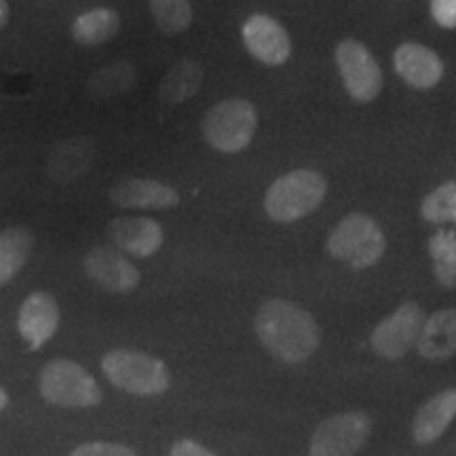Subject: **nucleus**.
<instances>
[{
	"instance_id": "1",
	"label": "nucleus",
	"mask_w": 456,
	"mask_h": 456,
	"mask_svg": "<svg viewBox=\"0 0 456 456\" xmlns=\"http://www.w3.org/2000/svg\"><path fill=\"white\" fill-rule=\"evenodd\" d=\"M266 351L283 363H302L317 351L322 334L309 311L296 302L271 298L260 306L254 322Z\"/></svg>"
},
{
	"instance_id": "2",
	"label": "nucleus",
	"mask_w": 456,
	"mask_h": 456,
	"mask_svg": "<svg viewBox=\"0 0 456 456\" xmlns=\"http://www.w3.org/2000/svg\"><path fill=\"white\" fill-rule=\"evenodd\" d=\"M328 180L319 171L296 169L277 178L265 197V209L273 222L289 224L315 212L326 199Z\"/></svg>"
},
{
	"instance_id": "3",
	"label": "nucleus",
	"mask_w": 456,
	"mask_h": 456,
	"mask_svg": "<svg viewBox=\"0 0 456 456\" xmlns=\"http://www.w3.org/2000/svg\"><path fill=\"white\" fill-rule=\"evenodd\" d=\"M108 383L131 395L155 397L169 389L171 374L161 359L142 351L114 349L102 359Z\"/></svg>"
},
{
	"instance_id": "4",
	"label": "nucleus",
	"mask_w": 456,
	"mask_h": 456,
	"mask_svg": "<svg viewBox=\"0 0 456 456\" xmlns=\"http://www.w3.org/2000/svg\"><path fill=\"white\" fill-rule=\"evenodd\" d=\"M326 248L332 258L345 262L351 269L363 271L383 258L387 239L376 220L362 212H353L332 228Z\"/></svg>"
},
{
	"instance_id": "5",
	"label": "nucleus",
	"mask_w": 456,
	"mask_h": 456,
	"mask_svg": "<svg viewBox=\"0 0 456 456\" xmlns=\"http://www.w3.org/2000/svg\"><path fill=\"white\" fill-rule=\"evenodd\" d=\"M201 129L209 146L226 155H235L252 144L258 129V112L248 100H222L205 114Z\"/></svg>"
},
{
	"instance_id": "6",
	"label": "nucleus",
	"mask_w": 456,
	"mask_h": 456,
	"mask_svg": "<svg viewBox=\"0 0 456 456\" xmlns=\"http://www.w3.org/2000/svg\"><path fill=\"white\" fill-rule=\"evenodd\" d=\"M38 389L49 403L60 408H94L102 402L98 380L72 359H53L41 370Z\"/></svg>"
},
{
	"instance_id": "7",
	"label": "nucleus",
	"mask_w": 456,
	"mask_h": 456,
	"mask_svg": "<svg viewBox=\"0 0 456 456\" xmlns=\"http://www.w3.org/2000/svg\"><path fill=\"white\" fill-rule=\"evenodd\" d=\"M334 60L346 94L353 100L368 104V102L379 98L385 83L383 70H380L379 61L374 60L366 45L355 41V38H345L336 45Z\"/></svg>"
},
{
	"instance_id": "8",
	"label": "nucleus",
	"mask_w": 456,
	"mask_h": 456,
	"mask_svg": "<svg viewBox=\"0 0 456 456\" xmlns=\"http://www.w3.org/2000/svg\"><path fill=\"white\" fill-rule=\"evenodd\" d=\"M372 420L363 412H340L322 420L311 437V456H355L366 446Z\"/></svg>"
},
{
	"instance_id": "9",
	"label": "nucleus",
	"mask_w": 456,
	"mask_h": 456,
	"mask_svg": "<svg viewBox=\"0 0 456 456\" xmlns=\"http://www.w3.org/2000/svg\"><path fill=\"white\" fill-rule=\"evenodd\" d=\"M425 319V311L420 309L419 302H403L374 328L372 336H370L372 349L385 359L403 357L419 345Z\"/></svg>"
},
{
	"instance_id": "10",
	"label": "nucleus",
	"mask_w": 456,
	"mask_h": 456,
	"mask_svg": "<svg viewBox=\"0 0 456 456\" xmlns=\"http://www.w3.org/2000/svg\"><path fill=\"white\" fill-rule=\"evenodd\" d=\"M241 34L245 49L262 64L281 66L292 55V41H289L288 30L269 15L256 13L249 17L243 24Z\"/></svg>"
},
{
	"instance_id": "11",
	"label": "nucleus",
	"mask_w": 456,
	"mask_h": 456,
	"mask_svg": "<svg viewBox=\"0 0 456 456\" xmlns=\"http://www.w3.org/2000/svg\"><path fill=\"white\" fill-rule=\"evenodd\" d=\"M85 273L91 281L112 294H129L140 285V271L135 269L134 262L114 248H94L85 256Z\"/></svg>"
},
{
	"instance_id": "12",
	"label": "nucleus",
	"mask_w": 456,
	"mask_h": 456,
	"mask_svg": "<svg viewBox=\"0 0 456 456\" xmlns=\"http://www.w3.org/2000/svg\"><path fill=\"white\" fill-rule=\"evenodd\" d=\"M108 235L117 249H123L135 258H151L163 248L165 232L157 220L144 216H121L108 224Z\"/></svg>"
},
{
	"instance_id": "13",
	"label": "nucleus",
	"mask_w": 456,
	"mask_h": 456,
	"mask_svg": "<svg viewBox=\"0 0 456 456\" xmlns=\"http://www.w3.org/2000/svg\"><path fill=\"white\" fill-rule=\"evenodd\" d=\"M60 328V306L47 292L28 296L17 315V330L30 349H41Z\"/></svg>"
},
{
	"instance_id": "14",
	"label": "nucleus",
	"mask_w": 456,
	"mask_h": 456,
	"mask_svg": "<svg viewBox=\"0 0 456 456\" xmlns=\"http://www.w3.org/2000/svg\"><path fill=\"white\" fill-rule=\"evenodd\" d=\"M397 77L414 89H433L444 77V61L436 51L420 43L399 45L393 55Z\"/></svg>"
},
{
	"instance_id": "15",
	"label": "nucleus",
	"mask_w": 456,
	"mask_h": 456,
	"mask_svg": "<svg viewBox=\"0 0 456 456\" xmlns=\"http://www.w3.org/2000/svg\"><path fill=\"white\" fill-rule=\"evenodd\" d=\"M110 199L123 209H169L180 203V195L174 188L146 178L118 182L110 191Z\"/></svg>"
},
{
	"instance_id": "16",
	"label": "nucleus",
	"mask_w": 456,
	"mask_h": 456,
	"mask_svg": "<svg viewBox=\"0 0 456 456\" xmlns=\"http://www.w3.org/2000/svg\"><path fill=\"white\" fill-rule=\"evenodd\" d=\"M456 416V389H444L427 399L414 416L412 436L420 446L437 442Z\"/></svg>"
},
{
	"instance_id": "17",
	"label": "nucleus",
	"mask_w": 456,
	"mask_h": 456,
	"mask_svg": "<svg viewBox=\"0 0 456 456\" xmlns=\"http://www.w3.org/2000/svg\"><path fill=\"white\" fill-rule=\"evenodd\" d=\"M95 159V144L87 138L60 142L49 155L47 174L53 182H77L89 171Z\"/></svg>"
},
{
	"instance_id": "18",
	"label": "nucleus",
	"mask_w": 456,
	"mask_h": 456,
	"mask_svg": "<svg viewBox=\"0 0 456 456\" xmlns=\"http://www.w3.org/2000/svg\"><path fill=\"white\" fill-rule=\"evenodd\" d=\"M416 349L431 362L452 357L456 353V309H444L427 317Z\"/></svg>"
},
{
	"instance_id": "19",
	"label": "nucleus",
	"mask_w": 456,
	"mask_h": 456,
	"mask_svg": "<svg viewBox=\"0 0 456 456\" xmlns=\"http://www.w3.org/2000/svg\"><path fill=\"white\" fill-rule=\"evenodd\" d=\"M34 248V235L24 226L0 232V285H7L26 266Z\"/></svg>"
},
{
	"instance_id": "20",
	"label": "nucleus",
	"mask_w": 456,
	"mask_h": 456,
	"mask_svg": "<svg viewBox=\"0 0 456 456\" xmlns=\"http://www.w3.org/2000/svg\"><path fill=\"white\" fill-rule=\"evenodd\" d=\"M118 28H121V20L117 11L106 7L91 9L74 20L72 38L83 47H95L117 37Z\"/></svg>"
},
{
	"instance_id": "21",
	"label": "nucleus",
	"mask_w": 456,
	"mask_h": 456,
	"mask_svg": "<svg viewBox=\"0 0 456 456\" xmlns=\"http://www.w3.org/2000/svg\"><path fill=\"white\" fill-rule=\"evenodd\" d=\"M203 85V68L195 60H182L165 74L159 85V95L169 104H182V102L195 98L197 91Z\"/></svg>"
},
{
	"instance_id": "22",
	"label": "nucleus",
	"mask_w": 456,
	"mask_h": 456,
	"mask_svg": "<svg viewBox=\"0 0 456 456\" xmlns=\"http://www.w3.org/2000/svg\"><path fill=\"white\" fill-rule=\"evenodd\" d=\"M433 275L444 288H456V232L440 228L429 239Z\"/></svg>"
},
{
	"instance_id": "23",
	"label": "nucleus",
	"mask_w": 456,
	"mask_h": 456,
	"mask_svg": "<svg viewBox=\"0 0 456 456\" xmlns=\"http://www.w3.org/2000/svg\"><path fill=\"white\" fill-rule=\"evenodd\" d=\"M135 83V68L127 61H114V64L100 68L89 78V94L98 98H112L131 89Z\"/></svg>"
},
{
	"instance_id": "24",
	"label": "nucleus",
	"mask_w": 456,
	"mask_h": 456,
	"mask_svg": "<svg viewBox=\"0 0 456 456\" xmlns=\"http://www.w3.org/2000/svg\"><path fill=\"white\" fill-rule=\"evenodd\" d=\"M151 13L165 34H180L192 24L191 0H151Z\"/></svg>"
},
{
	"instance_id": "25",
	"label": "nucleus",
	"mask_w": 456,
	"mask_h": 456,
	"mask_svg": "<svg viewBox=\"0 0 456 456\" xmlns=\"http://www.w3.org/2000/svg\"><path fill=\"white\" fill-rule=\"evenodd\" d=\"M456 214V180L444 182L420 203V216L431 224H446Z\"/></svg>"
},
{
	"instance_id": "26",
	"label": "nucleus",
	"mask_w": 456,
	"mask_h": 456,
	"mask_svg": "<svg viewBox=\"0 0 456 456\" xmlns=\"http://www.w3.org/2000/svg\"><path fill=\"white\" fill-rule=\"evenodd\" d=\"M70 456H138L135 450L114 442H87L77 446Z\"/></svg>"
},
{
	"instance_id": "27",
	"label": "nucleus",
	"mask_w": 456,
	"mask_h": 456,
	"mask_svg": "<svg viewBox=\"0 0 456 456\" xmlns=\"http://www.w3.org/2000/svg\"><path fill=\"white\" fill-rule=\"evenodd\" d=\"M431 15L436 24L452 30L456 28V0H431Z\"/></svg>"
},
{
	"instance_id": "28",
	"label": "nucleus",
	"mask_w": 456,
	"mask_h": 456,
	"mask_svg": "<svg viewBox=\"0 0 456 456\" xmlns=\"http://www.w3.org/2000/svg\"><path fill=\"white\" fill-rule=\"evenodd\" d=\"M169 456H218V454H214L212 450L205 448L203 444L184 437V440H178L174 446H171Z\"/></svg>"
},
{
	"instance_id": "29",
	"label": "nucleus",
	"mask_w": 456,
	"mask_h": 456,
	"mask_svg": "<svg viewBox=\"0 0 456 456\" xmlns=\"http://www.w3.org/2000/svg\"><path fill=\"white\" fill-rule=\"evenodd\" d=\"M9 17H11V11H9L7 0H0V30L9 24Z\"/></svg>"
},
{
	"instance_id": "30",
	"label": "nucleus",
	"mask_w": 456,
	"mask_h": 456,
	"mask_svg": "<svg viewBox=\"0 0 456 456\" xmlns=\"http://www.w3.org/2000/svg\"><path fill=\"white\" fill-rule=\"evenodd\" d=\"M9 406V395H7V391L3 389V387H0V412H3L4 408Z\"/></svg>"
},
{
	"instance_id": "31",
	"label": "nucleus",
	"mask_w": 456,
	"mask_h": 456,
	"mask_svg": "<svg viewBox=\"0 0 456 456\" xmlns=\"http://www.w3.org/2000/svg\"><path fill=\"white\" fill-rule=\"evenodd\" d=\"M454 222H456V214H454Z\"/></svg>"
}]
</instances>
